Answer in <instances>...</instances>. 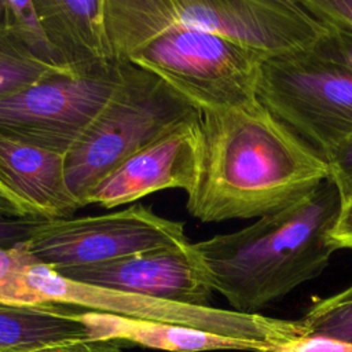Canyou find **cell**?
<instances>
[{"instance_id": "obj_1", "label": "cell", "mask_w": 352, "mask_h": 352, "mask_svg": "<svg viewBox=\"0 0 352 352\" xmlns=\"http://www.w3.org/2000/svg\"><path fill=\"white\" fill-rule=\"evenodd\" d=\"M327 179L324 157L258 100L206 109L186 208L204 223L260 219L298 202Z\"/></svg>"}, {"instance_id": "obj_2", "label": "cell", "mask_w": 352, "mask_h": 352, "mask_svg": "<svg viewBox=\"0 0 352 352\" xmlns=\"http://www.w3.org/2000/svg\"><path fill=\"white\" fill-rule=\"evenodd\" d=\"M341 206L327 179L298 202L192 246L213 290L234 311L257 314L324 271L334 253L327 235Z\"/></svg>"}, {"instance_id": "obj_3", "label": "cell", "mask_w": 352, "mask_h": 352, "mask_svg": "<svg viewBox=\"0 0 352 352\" xmlns=\"http://www.w3.org/2000/svg\"><path fill=\"white\" fill-rule=\"evenodd\" d=\"M114 59L169 28L226 38L265 59L311 51L326 26L300 0H103Z\"/></svg>"}, {"instance_id": "obj_4", "label": "cell", "mask_w": 352, "mask_h": 352, "mask_svg": "<svg viewBox=\"0 0 352 352\" xmlns=\"http://www.w3.org/2000/svg\"><path fill=\"white\" fill-rule=\"evenodd\" d=\"M120 62L118 87L65 158L67 186L81 208L88 192L122 162L201 116L198 107L157 74Z\"/></svg>"}, {"instance_id": "obj_5", "label": "cell", "mask_w": 352, "mask_h": 352, "mask_svg": "<svg viewBox=\"0 0 352 352\" xmlns=\"http://www.w3.org/2000/svg\"><path fill=\"white\" fill-rule=\"evenodd\" d=\"M264 59L214 34L169 28L117 60H128L157 74L195 107L206 110L257 100Z\"/></svg>"}, {"instance_id": "obj_6", "label": "cell", "mask_w": 352, "mask_h": 352, "mask_svg": "<svg viewBox=\"0 0 352 352\" xmlns=\"http://www.w3.org/2000/svg\"><path fill=\"white\" fill-rule=\"evenodd\" d=\"M256 98L323 157L352 133V70L312 50L264 59Z\"/></svg>"}, {"instance_id": "obj_7", "label": "cell", "mask_w": 352, "mask_h": 352, "mask_svg": "<svg viewBox=\"0 0 352 352\" xmlns=\"http://www.w3.org/2000/svg\"><path fill=\"white\" fill-rule=\"evenodd\" d=\"M120 81L117 59L50 74L0 100V136L66 155L106 107Z\"/></svg>"}, {"instance_id": "obj_8", "label": "cell", "mask_w": 352, "mask_h": 352, "mask_svg": "<svg viewBox=\"0 0 352 352\" xmlns=\"http://www.w3.org/2000/svg\"><path fill=\"white\" fill-rule=\"evenodd\" d=\"M29 285L45 302L80 307L132 319L192 327L213 334L272 344L307 334L301 319H278L261 314L175 302L131 294L70 280L52 268L34 264L28 271Z\"/></svg>"}, {"instance_id": "obj_9", "label": "cell", "mask_w": 352, "mask_h": 352, "mask_svg": "<svg viewBox=\"0 0 352 352\" xmlns=\"http://www.w3.org/2000/svg\"><path fill=\"white\" fill-rule=\"evenodd\" d=\"M188 243L184 223L136 204L99 216L44 220L26 248L38 264L62 270Z\"/></svg>"}, {"instance_id": "obj_10", "label": "cell", "mask_w": 352, "mask_h": 352, "mask_svg": "<svg viewBox=\"0 0 352 352\" xmlns=\"http://www.w3.org/2000/svg\"><path fill=\"white\" fill-rule=\"evenodd\" d=\"M54 271L85 285L192 305H208L214 292L191 242L182 248Z\"/></svg>"}, {"instance_id": "obj_11", "label": "cell", "mask_w": 352, "mask_h": 352, "mask_svg": "<svg viewBox=\"0 0 352 352\" xmlns=\"http://www.w3.org/2000/svg\"><path fill=\"white\" fill-rule=\"evenodd\" d=\"M199 121L201 116L186 121L139 150L88 192L84 206L111 209L168 188L190 192L198 170Z\"/></svg>"}, {"instance_id": "obj_12", "label": "cell", "mask_w": 352, "mask_h": 352, "mask_svg": "<svg viewBox=\"0 0 352 352\" xmlns=\"http://www.w3.org/2000/svg\"><path fill=\"white\" fill-rule=\"evenodd\" d=\"M66 155L0 136V184L32 219L72 217L81 206L66 180Z\"/></svg>"}, {"instance_id": "obj_13", "label": "cell", "mask_w": 352, "mask_h": 352, "mask_svg": "<svg viewBox=\"0 0 352 352\" xmlns=\"http://www.w3.org/2000/svg\"><path fill=\"white\" fill-rule=\"evenodd\" d=\"M45 37L62 67L87 69L114 60L103 0H33Z\"/></svg>"}, {"instance_id": "obj_14", "label": "cell", "mask_w": 352, "mask_h": 352, "mask_svg": "<svg viewBox=\"0 0 352 352\" xmlns=\"http://www.w3.org/2000/svg\"><path fill=\"white\" fill-rule=\"evenodd\" d=\"M74 318L87 327L89 340L128 341L140 346L166 352H265L268 346L265 342L224 337L192 327L132 319L104 312L82 309L77 311Z\"/></svg>"}, {"instance_id": "obj_15", "label": "cell", "mask_w": 352, "mask_h": 352, "mask_svg": "<svg viewBox=\"0 0 352 352\" xmlns=\"http://www.w3.org/2000/svg\"><path fill=\"white\" fill-rule=\"evenodd\" d=\"M69 305L0 302V352H30L47 345L88 338Z\"/></svg>"}, {"instance_id": "obj_16", "label": "cell", "mask_w": 352, "mask_h": 352, "mask_svg": "<svg viewBox=\"0 0 352 352\" xmlns=\"http://www.w3.org/2000/svg\"><path fill=\"white\" fill-rule=\"evenodd\" d=\"M62 70L40 59L0 19V100Z\"/></svg>"}, {"instance_id": "obj_17", "label": "cell", "mask_w": 352, "mask_h": 352, "mask_svg": "<svg viewBox=\"0 0 352 352\" xmlns=\"http://www.w3.org/2000/svg\"><path fill=\"white\" fill-rule=\"evenodd\" d=\"M38 264L28 252L26 242L15 248H0V302L16 305H40L45 300L32 289L28 271Z\"/></svg>"}, {"instance_id": "obj_18", "label": "cell", "mask_w": 352, "mask_h": 352, "mask_svg": "<svg viewBox=\"0 0 352 352\" xmlns=\"http://www.w3.org/2000/svg\"><path fill=\"white\" fill-rule=\"evenodd\" d=\"M301 320L307 334H324L352 342V285L316 300Z\"/></svg>"}, {"instance_id": "obj_19", "label": "cell", "mask_w": 352, "mask_h": 352, "mask_svg": "<svg viewBox=\"0 0 352 352\" xmlns=\"http://www.w3.org/2000/svg\"><path fill=\"white\" fill-rule=\"evenodd\" d=\"M1 19L40 59L58 69H65L45 37L33 0H3Z\"/></svg>"}, {"instance_id": "obj_20", "label": "cell", "mask_w": 352, "mask_h": 352, "mask_svg": "<svg viewBox=\"0 0 352 352\" xmlns=\"http://www.w3.org/2000/svg\"><path fill=\"white\" fill-rule=\"evenodd\" d=\"M265 352H352V342L324 334H302L268 344Z\"/></svg>"}, {"instance_id": "obj_21", "label": "cell", "mask_w": 352, "mask_h": 352, "mask_svg": "<svg viewBox=\"0 0 352 352\" xmlns=\"http://www.w3.org/2000/svg\"><path fill=\"white\" fill-rule=\"evenodd\" d=\"M330 180L337 187L342 202L352 198V133L324 155Z\"/></svg>"}, {"instance_id": "obj_22", "label": "cell", "mask_w": 352, "mask_h": 352, "mask_svg": "<svg viewBox=\"0 0 352 352\" xmlns=\"http://www.w3.org/2000/svg\"><path fill=\"white\" fill-rule=\"evenodd\" d=\"M312 51L352 70V30L326 26L324 34L315 44Z\"/></svg>"}, {"instance_id": "obj_23", "label": "cell", "mask_w": 352, "mask_h": 352, "mask_svg": "<svg viewBox=\"0 0 352 352\" xmlns=\"http://www.w3.org/2000/svg\"><path fill=\"white\" fill-rule=\"evenodd\" d=\"M300 3L323 25L352 30V0H300Z\"/></svg>"}, {"instance_id": "obj_24", "label": "cell", "mask_w": 352, "mask_h": 352, "mask_svg": "<svg viewBox=\"0 0 352 352\" xmlns=\"http://www.w3.org/2000/svg\"><path fill=\"white\" fill-rule=\"evenodd\" d=\"M43 221L41 219L0 216V248L10 249L28 242Z\"/></svg>"}, {"instance_id": "obj_25", "label": "cell", "mask_w": 352, "mask_h": 352, "mask_svg": "<svg viewBox=\"0 0 352 352\" xmlns=\"http://www.w3.org/2000/svg\"><path fill=\"white\" fill-rule=\"evenodd\" d=\"M30 352H121V349L118 341L84 338L47 345Z\"/></svg>"}, {"instance_id": "obj_26", "label": "cell", "mask_w": 352, "mask_h": 352, "mask_svg": "<svg viewBox=\"0 0 352 352\" xmlns=\"http://www.w3.org/2000/svg\"><path fill=\"white\" fill-rule=\"evenodd\" d=\"M327 239L334 252L338 249H352V198L342 202L340 214Z\"/></svg>"}, {"instance_id": "obj_27", "label": "cell", "mask_w": 352, "mask_h": 352, "mask_svg": "<svg viewBox=\"0 0 352 352\" xmlns=\"http://www.w3.org/2000/svg\"><path fill=\"white\" fill-rule=\"evenodd\" d=\"M0 216L32 219L29 217L23 206L1 184H0Z\"/></svg>"}]
</instances>
